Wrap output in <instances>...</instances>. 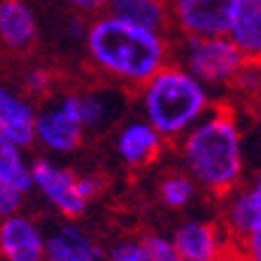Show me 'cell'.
<instances>
[{
    "instance_id": "cell-21",
    "label": "cell",
    "mask_w": 261,
    "mask_h": 261,
    "mask_svg": "<svg viewBox=\"0 0 261 261\" xmlns=\"http://www.w3.org/2000/svg\"><path fill=\"white\" fill-rule=\"evenodd\" d=\"M142 240H145L147 250H149V254H152L154 261H179L177 254H175V250H173L170 238L159 236V233H147V236H142Z\"/></svg>"
},
{
    "instance_id": "cell-14",
    "label": "cell",
    "mask_w": 261,
    "mask_h": 261,
    "mask_svg": "<svg viewBox=\"0 0 261 261\" xmlns=\"http://www.w3.org/2000/svg\"><path fill=\"white\" fill-rule=\"evenodd\" d=\"M228 33L245 61L261 63V0H238Z\"/></svg>"
},
{
    "instance_id": "cell-2",
    "label": "cell",
    "mask_w": 261,
    "mask_h": 261,
    "mask_svg": "<svg viewBox=\"0 0 261 261\" xmlns=\"http://www.w3.org/2000/svg\"><path fill=\"white\" fill-rule=\"evenodd\" d=\"M89 51L103 70L130 82H149L163 65L161 35L117 16L100 19L89 31Z\"/></svg>"
},
{
    "instance_id": "cell-22",
    "label": "cell",
    "mask_w": 261,
    "mask_h": 261,
    "mask_svg": "<svg viewBox=\"0 0 261 261\" xmlns=\"http://www.w3.org/2000/svg\"><path fill=\"white\" fill-rule=\"evenodd\" d=\"M21 205H23V194H19L5 182H0V219L19 212Z\"/></svg>"
},
{
    "instance_id": "cell-11",
    "label": "cell",
    "mask_w": 261,
    "mask_h": 261,
    "mask_svg": "<svg viewBox=\"0 0 261 261\" xmlns=\"http://www.w3.org/2000/svg\"><path fill=\"white\" fill-rule=\"evenodd\" d=\"M44 261H105V250L82 226L68 222L44 233Z\"/></svg>"
},
{
    "instance_id": "cell-15",
    "label": "cell",
    "mask_w": 261,
    "mask_h": 261,
    "mask_svg": "<svg viewBox=\"0 0 261 261\" xmlns=\"http://www.w3.org/2000/svg\"><path fill=\"white\" fill-rule=\"evenodd\" d=\"M35 114L7 89H0V133L19 147H31L35 142Z\"/></svg>"
},
{
    "instance_id": "cell-19",
    "label": "cell",
    "mask_w": 261,
    "mask_h": 261,
    "mask_svg": "<svg viewBox=\"0 0 261 261\" xmlns=\"http://www.w3.org/2000/svg\"><path fill=\"white\" fill-rule=\"evenodd\" d=\"M105 261H154L147 250L142 236L138 238H124L114 245L110 252H105Z\"/></svg>"
},
{
    "instance_id": "cell-1",
    "label": "cell",
    "mask_w": 261,
    "mask_h": 261,
    "mask_svg": "<svg viewBox=\"0 0 261 261\" xmlns=\"http://www.w3.org/2000/svg\"><path fill=\"white\" fill-rule=\"evenodd\" d=\"M182 159L194 185L215 198H226L243 182V138L231 108H217L203 121H196L182 140Z\"/></svg>"
},
{
    "instance_id": "cell-20",
    "label": "cell",
    "mask_w": 261,
    "mask_h": 261,
    "mask_svg": "<svg viewBox=\"0 0 261 261\" xmlns=\"http://www.w3.org/2000/svg\"><path fill=\"white\" fill-rule=\"evenodd\" d=\"M80 100V119H82V128H96L105 121L108 114V105L103 98L98 96H77Z\"/></svg>"
},
{
    "instance_id": "cell-17",
    "label": "cell",
    "mask_w": 261,
    "mask_h": 261,
    "mask_svg": "<svg viewBox=\"0 0 261 261\" xmlns=\"http://www.w3.org/2000/svg\"><path fill=\"white\" fill-rule=\"evenodd\" d=\"M23 147L12 142L0 133V182L10 185L19 194H28L33 189L31 182V163L21 152Z\"/></svg>"
},
{
    "instance_id": "cell-27",
    "label": "cell",
    "mask_w": 261,
    "mask_h": 261,
    "mask_svg": "<svg viewBox=\"0 0 261 261\" xmlns=\"http://www.w3.org/2000/svg\"><path fill=\"white\" fill-rule=\"evenodd\" d=\"M256 108H259V114H261V98H259V103H256Z\"/></svg>"
},
{
    "instance_id": "cell-7",
    "label": "cell",
    "mask_w": 261,
    "mask_h": 261,
    "mask_svg": "<svg viewBox=\"0 0 261 261\" xmlns=\"http://www.w3.org/2000/svg\"><path fill=\"white\" fill-rule=\"evenodd\" d=\"M82 119L77 96H68L56 110H49L35 119V140L49 152L70 154L82 145Z\"/></svg>"
},
{
    "instance_id": "cell-25",
    "label": "cell",
    "mask_w": 261,
    "mask_h": 261,
    "mask_svg": "<svg viewBox=\"0 0 261 261\" xmlns=\"http://www.w3.org/2000/svg\"><path fill=\"white\" fill-rule=\"evenodd\" d=\"M75 7L80 10H98V7H103L108 0H70Z\"/></svg>"
},
{
    "instance_id": "cell-18",
    "label": "cell",
    "mask_w": 261,
    "mask_h": 261,
    "mask_svg": "<svg viewBox=\"0 0 261 261\" xmlns=\"http://www.w3.org/2000/svg\"><path fill=\"white\" fill-rule=\"evenodd\" d=\"M159 196H161L163 205L173 207V210H182L187 207L196 196V185L194 179L187 177L182 173H170L161 179L159 185Z\"/></svg>"
},
{
    "instance_id": "cell-3",
    "label": "cell",
    "mask_w": 261,
    "mask_h": 261,
    "mask_svg": "<svg viewBox=\"0 0 261 261\" xmlns=\"http://www.w3.org/2000/svg\"><path fill=\"white\" fill-rule=\"evenodd\" d=\"M207 93L203 84L179 68H161L145 89L147 124L163 140H175L203 117Z\"/></svg>"
},
{
    "instance_id": "cell-24",
    "label": "cell",
    "mask_w": 261,
    "mask_h": 261,
    "mask_svg": "<svg viewBox=\"0 0 261 261\" xmlns=\"http://www.w3.org/2000/svg\"><path fill=\"white\" fill-rule=\"evenodd\" d=\"M49 87H51V75L44 70H35L28 75L26 80V89L28 93H33V96H40V93H47Z\"/></svg>"
},
{
    "instance_id": "cell-6",
    "label": "cell",
    "mask_w": 261,
    "mask_h": 261,
    "mask_svg": "<svg viewBox=\"0 0 261 261\" xmlns=\"http://www.w3.org/2000/svg\"><path fill=\"white\" fill-rule=\"evenodd\" d=\"M189 70L198 82L222 84L231 82L245 65V56L231 40L224 38H191L189 42Z\"/></svg>"
},
{
    "instance_id": "cell-12",
    "label": "cell",
    "mask_w": 261,
    "mask_h": 261,
    "mask_svg": "<svg viewBox=\"0 0 261 261\" xmlns=\"http://www.w3.org/2000/svg\"><path fill=\"white\" fill-rule=\"evenodd\" d=\"M163 138L147 121H133L121 130L119 140H117V152L121 161L133 170L147 168L154 163L161 154Z\"/></svg>"
},
{
    "instance_id": "cell-13",
    "label": "cell",
    "mask_w": 261,
    "mask_h": 261,
    "mask_svg": "<svg viewBox=\"0 0 261 261\" xmlns=\"http://www.w3.org/2000/svg\"><path fill=\"white\" fill-rule=\"evenodd\" d=\"M0 40L14 51H26L35 44V16L23 0H0Z\"/></svg>"
},
{
    "instance_id": "cell-16",
    "label": "cell",
    "mask_w": 261,
    "mask_h": 261,
    "mask_svg": "<svg viewBox=\"0 0 261 261\" xmlns=\"http://www.w3.org/2000/svg\"><path fill=\"white\" fill-rule=\"evenodd\" d=\"M117 19L128 21L133 26L147 31H163L166 28V0H110Z\"/></svg>"
},
{
    "instance_id": "cell-23",
    "label": "cell",
    "mask_w": 261,
    "mask_h": 261,
    "mask_svg": "<svg viewBox=\"0 0 261 261\" xmlns=\"http://www.w3.org/2000/svg\"><path fill=\"white\" fill-rule=\"evenodd\" d=\"M80 194L87 198V203L89 201H93L100 191H103V187H105V182H103V177H98V175H80Z\"/></svg>"
},
{
    "instance_id": "cell-5",
    "label": "cell",
    "mask_w": 261,
    "mask_h": 261,
    "mask_svg": "<svg viewBox=\"0 0 261 261\" xmlns=\"http://www.w3.org/2000/svg\"><path fill=\"white\" fill-rule=\"evenodd\" d=\"M77 179H80V175L61 163L51 161V159H38L31 163L33 189H38L49 201V205L59 215H63L68 222L80 219L89 205L87 198L80 194Z\"/></svg>"
},
{
    "instance_id": "cell-26",
    "label": "cell",
    "mask_w": 261,
    "mask_h": 261,
    "mask_svg": "<svg viewBox=\"0 0 261 261\" xmlns=\"http://www.w3.org/2000/svg\"><path fill=\"white\" fill-rule=\"evenodd\" d=\"M219 261H250V259H247V256H245L243 252L238 250V247H233V245H231V247L224 252V256Z\"/></svg>"
},
{
    "instance_id": "cell-9",
    "label": "cell",
    "mask_w": 261,
    "mask_h": 261,
    "mask_svg": "<svg viewBox=\"0 0 261 261\" xmlns=\"http://www.w3.org/2000/svg\"><path fill=\"white\" fill-rule=\"evenodd\" d=\"M179 261H219L231 247L222 224L205 219H189L170 238Z\"/></svg>"
},
{
    "instance_id": "cell-10",
    "label": "cell",
    "mask_w": 261,
    "mask_h": 261,
    "mask_svg": "<svg viewBox=\"0 0 261 261\" xmlns=\"http://www.w3.org/2000/svg\"><path fill=\"white\" fill-rule=\"evenodd\" d=\"M0 261H44V231L28 215L0 219Z\"/></svg>"
},
{
    "instance_id": "cell-8",
    "label": "cell",
    "mask_w": 261,
    "mask_h": 261,
    "mask_svg": "<svg viewBox=\"0 0 261 261\" xmlns=\"http://www.w3.org/2000/svg\"><path fill=\"white\" fill-rule=\"evenodd\" d=\"M238 0H175L182 31L194 38H222L231 31Z\"/></svg>"
},
{
    "instance_id": "cell-4",
    "label": "cell",
    "mask_w": 261,
    "mask_h": 261,
    "mask_svg": "<svg viewBox=\"0 0 261 261\" xmlns=\"http://www.w3.org/2000/svg\"><path fill=\"white\" fill-rule=\"evenodd\" d=\"M222 228L228 243L250 261H261V173L250 187L228 194Z\"/></svg>"
}]
</instances>
